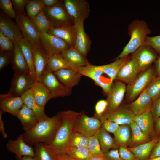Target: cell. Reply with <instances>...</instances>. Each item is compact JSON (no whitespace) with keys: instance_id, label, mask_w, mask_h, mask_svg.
<instances>
[{"instance_id":"cell-23","label":"cell","mask_w":160,"mask_h":160,"mask_svg":"<svg viewBox=\"0 0 160 160\" xmlns=\"http://www.w3.org/2000/svg\"><path fill=\"white\" fill-rule=\"evenodd\" d=\"M153 102L145 89L137 99L128 105L127 107L135 115H138L151 111Z\"/></svg>"},{"instance_id":"cell-45","label":"cell","mask_w":160,"mask_h":160,"mask_svg":"<svg viewBox=\"0 0 160 160\" xmlns=\"http://www.w3.org/2000/svg\"><path fill=\"white\" fill-rule=\"evenodd\" d=\"M100 120L101 124V127L108 132L114 134L119 127V125L107 119L103 115L96 116Z\"/></svg>"},{"instance_id":"cell-54","label":"cell","mask_w":160,"mask_h":160,"mask_svg":"<svg viewBox=\"0 0 160 160\" xmlns=\"http://www.w3.org/2000/svg\"><path fill=\"white\" fill-rule=\"evenodd\" d=\"M151 111L155 122L160 116V96L153 102Z\"/></svg>"},{"instance_id":"cell-27","label":"cell","mask_w":160,"mask_h":160,"mask_svg":"<svg viewBox=\"0 0 160 160\" xmlns=\"http://www.w3.org/2000/svg\"><path fill=\"white\" fill-rule=\"evenodd\" d=\"M32 89L35 101L39 106L44 108L47 102L52 98L50 91L40 81H35Z\"/></svg>"},{"instance_id":"cell-10","label":"cell","mask_w":160,"mask_h":160,"mask_svg":"<svg viewBox=\"0 0 160 160\" xmlns=\"http://www.w3.org/2000/svg\"><path fill=\"white\" fill-rule=\"evenodd\" d=\"M16 13V16L15 18L16 23L22 33L23 38L33 45L40 44L39 32L32 20L26 15Z\"/></svg>"},{"instance_id":"cell-12","label":"cell","mask_w":160,"mask_h":160,"mask_svg":"<svg viewBox=\"0 0 160 160\" xmlns=\"http://www.w3.org/2000/svg\"><path fill=\"white\" fill-rule=\"evenodd\" d=\"M35 81L29 73H15L7 94L20 96L23 93L32 88Z\"/></svg>"},{"instance_id":"cell-41","label":"cell","mask_w":160,"mask_h":160,"mask_svg":"<svg viewBox=\"0 0 160 160\" xmlns=\"http://www.w3.org/2000/svg\"><path fill=\"white\" fill-rule=\"evenodd\" d=\"M32 20L39 33L47 32L52 26L43 10Z\"/></svg>"},{"instance_id":"cell-36","label":"cell","mask_w":160,"mask_h":160,"mask_svg":"<svg viewBox=\"0 0 160 160\" xmlns=\"http://www.w3.org/2000/svg\"><path fill=\"white\" fill-rule=\"evenodd\" d=\"M130 59L128 56L122 58L116 59L111 63L102 65L103 71L113 82L121 68Z\"/></svg>"},{"instance_id":"cell-43","label":"cell","mask_w":160,"mask_h":160,"mask_svg":"<svg viewBox=\"0 0 160 160\" xmlns=\"http://www.w3.org/2000/svg\"><path fill=\"white\" fill-rule=\"evenodd\" d=\"M98 131L95 135L89 137L87 148L91 155L103 158L104 153L101 150L98 138Z\"/></svg>"},{"instance_id":"cell-62","label":"cell","mask_w":160,"mask_h":160,"mask_svg":"<svg viewBox=\"0 0 160 160\" xmlns=\"http://www.w3.org/2000/svg\"><path fill=\"white\" fill-rule=\"evenodd\" d=\"M21 160H35L33 157L29 156H23Z\"/></svg>"},{"instance_id":"cell-13","label":"cell","mask_w":160,"mask_h":160,"mask_svg":"<svg viewBox=\"0 0 160 160\" xmlns=\"http://www.w3.org/2000/svg\"><path fill=\"white\" fill-rule=\"evenodd\" d=\"M157 52L151 47L143 44L132 53L131 58L137 59L141 72L150 67L158 57Z\"/></svg>"},{"instance_id":"cell-58","label":"cell","mask_w":160,"mask_h":160,"mask_svg":"<svg viewBox=\"0 0 160 160\" xmlns=\"http://www.w3.org/2000/svg\"><path fill=\"white\" fill-rule=\"evenodd\" d=\"M45 6V8L52 7L57 4L60 0H42Z\"/></svg>"},{"instance_id":"cell-26","label":"cell","mask_w":160,"mask_h":160,"mask_svg":"<svg viewBox=\"0 0 160 160\" xmlns=\"http://www.w3.org/2000/svg\"><path fill=\"white\" fill-rule=\"evenodd\" d=\"M16 116L21 122L25 132L30 130L39 122L34 112L25 104L19 110Z\"/></svg>"},{"instance_id":"cell-25","label":"cell","mask_w":160,"mask_h":160,"mask_svg":"<svg viewBox=\"0 0 160 160\" xmlns=\"http://www.w3.org/2000/svg\"><path fill=\"white\" fill-rule=\"evenodd\" d=\"M53 73L60 82L71 90L78 84L82 76L72 69H63Z\"/></svg>"},{"instance_id":"cell-4","label":"cell","mask_w":160,"mask_h":160,"mask_svg":"<svg viewBox=\"0 0 160 160\" xmlns=\"http://www.w3.org/2000/svg\"><path fill=\"white\" fill-rule=\"evenodd\" d=\"M155 67L150 66L140 72L127 88V98L128 101L133 100L148 86L155 77Z\"/></svg>"},{"instance_id":"cell-49","label":"cell","mask_w":160,"mask_h":160,"mask_svg":"<svg viewBox=\"0 0 160 160\" xmlns=\"http://www.w3.org/2000/svg\"><path fill=\"white\" fill-rule=\"evenodd\" d=\"M144 44L151 46L160 55V35L152 37L146 36Z\"/></svg>"},{"instance_id":"cell-47","label":"cell","mask_w":160,"mask_h":160,"mask_svg":"<svg viewBox=\"0 0 160 160\" xmlns=\"http://www.w3.org/2000/svg\"><path fill=\"white\" fill-rule=\"evenodd\" d=\"M14 44L7 37L5 36L0 30V49L7 51H13Z\"/></svg>"},{"instance_id":"cell-7","label":"cell","mask_w":160,"mask_h":160,"mask_svg":"<svg viewBox=\"0 0 160 160\" xmlns=\"http://www.w3.org/2000/svg\"><path fill=\"white\" fill-rule=\"evenodd\" d=\"M40 81L49 90L52 98L68 96L71 93V90L60 82L47 67Z\"/></svg>"},{"instance_id":"cell-8","label":"cell","mask_w":160,"mask_h":160,"mask_svg":"<svg viewBox=\"0 0 160 160\" xmlns=\"http://www.w3.org/2000/svg\"><path fill=\"white\" fill-rule=\"evenodd\" d=\"M72 69L76 71L82 76L88 77L92 79L103 89L108 96L110 92L113 83L106 82L102 80V75L104 73L102 65H95L90 64L87 65L73 67Z\"/></svg>"},{"instance_id":"cell-22","label":"cell","mask_w":160,"mask_h":160,"mask_svg":"<svg viewBox=\"0 0 160 160\" xmlns=\"http://www.w3.org/2000/svg\"><path fill=\"white\" fill-rule=\"evenodd\" d=\"M47 32L62 39L71 47H74L76 35L75 24L59 27L52 26Z\"/></svg>"},{"instance_id":"cell-28","label":"cell","mask_w":160,"mask_h":160,"mask_svg":"<svg viewBox=\"0 0 160 160\" xmlns=\"http://www.w3.org/2000/svg\"><path fill=\"white\" fill-rule=\"evenodd\" d=\"M11 63L15 73L29 72L28 66L18 42L14 43Z\"/></svg>"},{"instance_id":"cell-14","label":"cell","mask_w":160,"mask_h":160,"mask_svg":"<svg viewBox=\"0 0 160 160\" xmlns=\"http://www.w3.org/2000/svg\"><path fill=\"white\" fill-rule=\"evenodd\" d=\"M0 30L13 43L18 42L23 37L16 23L2 11L0 12Z\"/></svg>"},{"instance_id":"cell-6","label":"cell","mask_w":160,"mask_h":160,"mask_svg":"<svg viewBox=\"0 0 160 160\" xmlns=\"http://www.w3.org/2000/svg\"><path fill=\"white\" fill-rule=\"evenodd\" d=\"M101 124L96 117H89L84 111L80 114L75 121L73 131L81 133L88 137L95 135L101 127Z\"/></svg>"},{"instance_id":"cell-59","label":"cell","mask_w":160,"mask_h":160,"mask_svg":"<svg viewBox=\"0 0 160 160\" xmlns=\"http://www.w3.org/2000/svg\"><path fill=\"white\" fill-rule=\"evenodd\" d=\"M52 154L55 160H76L65 154L55 155L53 153Z\"/></svg>"},{"instance_id":"cell-34","label":"cell","mask_w":160,"mask_h":160,"mask_svg":"<svg viewBox=\"0 0 160 160\" xmlns=\"http://www.w3.org/2000/svg\"><path fill=\"white\" fill-rule=\"evenodd\" d=\"M97 136L101 150L104 153L112 149H119V147L108 132L101 127L98 131Z\"/></svg>"},{"instance_id":"cell-52","label":"cell","mask_w":160,"mask_h":160,"mask_svg":"<svg viewBox=\"0 0 160 160\" xmlns=\"http://www.w3.org/2000/svg\"><path fill=\"white\" fill-rule=\"evenodd\" d=\"M108 103L106 100H101L97 102L95 107V116H98L103 114L107 111Z\"/></svg>"},{"instance_id":"cell-38","label":"cell","mask_w":160,"mask_h":160,"mask_svg":"<svg viewBox=\"0 0 160 160\" xmlns=\"http://www.w3.org/2000/svg\"><path fill=\"white\" fill-rule=\"evenodd\" d=\"M27 16L32 20L45 8L42 0H29L25 7Z\"/></svg>"},{"instance_id":"cell-21","label":"cell","mask_w":160,"mask_h":160,"mask_svg":"<svg viewBox=\"0 0 160 160\" xmlns=\"http://www.w3.org/2000/svg\"><path fill=\"white\" fill-rule=\"evenodd\" d=\"M103 115L108 120L119 125H129L133 121L135 116L127 107L123 106H120L111 112H106Z\"/></svg>"},{"instance_id":"cell-55","label":"cell","mask_w":160,"mask_h":160,"mask_svg":"<svg viewBox=\"0 0 160 160\" xmlns=\"http://www.w3.org/2000/svg\"><path fill=\"white\" fill-rule=\"evenodd\" d=\"M158 136L157 140L152 150L149 158L160 157V135Z\"/></svg>"},{"instance_id":"cell-9","label":"cell","mask_w":160,"mask_h":160,"mask_svg":"<svg viewBox=\"0 0 160 160\" xmlns=\"http://www.w3.org/2000/svg\"><path fill=\"white\" fill-rule=\"evenodd\" d=\"M39 38L41 45L49 57L61 54L71 47L62 39L48 32L40 33Z\"/></svg>"},{"instance_id":"cell-29","label":"cell","mask_w":160,"mask_h":160,"mask_svg":"<svg viewBox=\"0 0 160 160\" xmlns=\"http://www.w3.org/2000/svg\"><path fill=\"white\" fill-rule=\"evenodd\" d=\"M61 54L73 67H79L89 65L86 57L75 47H71Z\"/></svg>"},{"instance_id":"cell-37","label":"cell","mask_w":160,"mask_h":160,"mask_svg":"<svg viewBox=\"0 0 160 160\" xmlns=\"http://www.w3.org/2000/svg\"><path fill=\"white\" fill-rule=\"evenodd\" d=\"M47 67L53 72L63 69H72L73 68L61 54H55L50 56Z\"/></svg>"},{"instance_id":"cell-33","label":"cell","mask_w":160,"mask_h":160,"mask_svg":"<svg viewBox=\"0 0 160 160\" xmlns=\"http://www.w3.org/2000/svg\"><path fill=\"white\" fill-rule=\"evenodd\" d=\"M158 136L150 141L139 145L135 147L128 148L136 156L138 160H147L156 143Z\"/></svg>"},{"instance_id":"cell-40","label":"cell","mask_w":160,"mask_h":160,"mask_svg":"<svg viewBox=\"0 0 160 160\" xmlns=\"http://www.w3.org/2000/svg\"><path fill=\"white\" fill-rule=\"evenodd\" d=\"M89 137L77 132L73 131L70 138L68 148H87Z\"/></svg>"},{"instance_id":"cell-56","label":"cell","mask_w":160,"mask_h":160,"mask_svg":"<svg viewBox=\"0 0 160 160\" xmlns=\"http://www.w3.org/2000/svg\"><path fill=\"white\" fill-rule=\"evenodd\" d=\"M4 113L3 111L0 109V132L1 135L3 138L6 139L7 138V135L5 133L4 131V122L2 119L1 116L2 113Z\"/></svg>"},{"instance_id":"cell-39","label":"cell","mask_w":160,"mask_h":160,"mask_svg":"<svg viewBox=\"0 0 160 160\" xmlns=\"http://www.w3.org/2000/svg\"><path fill=\"white\" fill-rule=\"evenodd\" d=\"M63 154L76 160H87L91 155L87 148H68Z\"/></svg>"},{"instance_id":"cell-60","label":"cell","mask_w":160,"mask_h":160,"mask_svg":"<svg viewBox=\"0 0 160 160\" xmlns=\"http://www.w3.org/2000/svg\"><path fill=\"white\" fill-rule=\"evenodd\" d=\"M155 71L157 76H160V56L155 61Z\"/></svg>"},{"instance_id":"cell-11","label":"cell","mask_w":160,"mask_h":160,"mask_svg":"<svg viewBox=\"0 0 160 160\" xmlns=\"http://www.w3.org/2000/svg\"><path fill=\"white\" fill-rule=\"evenodd\" d=\"M64 4L74 23L79 20L84 21L89 16L90 9L87 0H64Z\"/></svg>"},{"instance_id":"cell-1","label":"cell","mask_w":160,"mask_h":160,"mask_svg":"<svg viewBox=\"0 0 160 160\" xmlns=\"http://www.w3.org/2000/svg\"><path fill=\"white\" fill-rule=\"evenodd\" d=\"M61 122V112L51 117L48 116L23 134V140L30 145L38 142L48 145L53 139Z\"/></svg>"},{"instance_id":"cell-16","label":"cell","mask_w":160,"mask_h":160,"mask_svg":"<svg viewBox=\"0 0 160 160\" xmlns=\"http://www.w3.org/2000/svg\"><path fill=\"white\" fill-rule=\"evenodd\" d=\"M6 147L9 152L15 154L18 160H21L24 156L33 157L34 156V149L25 142L23 134L20 135L15 140H9L6 144Z\"/></svg>"},{"instance_id":"cell-51","label":"cell","mask_w":160,"mask_h":160,"mask_svg":"<svg viewBox=\"0 0 160 160\" xmlns=\"http://www.w3.org/2000/svg\"><path fill=\"white\" fill-rule=\"evenodd\" d=\"M119 152L121 157L123 160H138L135 154L128 148L119 147Z\"/></svg>"},{"instance_id":"cell-44","label":"cell","mask_w":160,"mask_h":160,"mask_svg":"<svg viewBox=\"0 0 160 160\" xmlns=\"http://www.w3.org/2000/svg\"><path fill=\"white\" fill-rule=\"evenodd\" d=\"M153 101L160 96V76L155 77L145 89Z\"/></svg>"},{"instance_id":"cell-30","label":"cell","mask_w":160,"mask_h":160,"mask_svg":"<svg viewBox=\"0 0 160 160\" xmlns=\"http://www.w3.org/2000/svg\"><path fill=\"white\" fill-rule=\"evenodd\" d=\"M20 96L23 100L24 104L34 112L39 122L48 116L45 114L44 108L39 106L35 101L32 88L23 93Z\"/></svg>"},{"instance_id":"cell-24","label":"cell","mask_w":160,"mask_h":160,"mask_svg":"<svg viewBox=\"0 0 160 160\" xmlns=\"http://www.w3.org/2000/svg\"><path fill=\"white\" fill-rule=\"evenodd\" d=\"M133 121L143 131L150 137L152 140L155 138L154 136V121L151 111L142 114L135 115Z\"/></svg>"},{"instance_id":"cell-50","label":"cell","mask_w":160,"mask_h":160,"mask_svg":"<svg viewBox=\"0 0 160 160\" xmlns=\"http://www.w3.org/2000/svg\"><path fill=\"white\" fill-rule=\"evenodd\" d=\"M16 13L26 15L24 8L28 3V0H12Z\"/></svg>"},{"instance_id":"cell-20","label":"cell","mask_w":160,"mask_h":160,"mask_svg":"<svg viewBox=\"0 0 160 160\" xmlns=\"http://www.w3.org/2000/svg\"><path fill=\"white\" fill-rule=\"evenodd\" d=\"M140 72L137 59L131 58L121 68L116 79L128 84L134 81Z\"/></svg>"},{"instance_id":"cell-32","label":"cell","mask_w":160,"mask_h":160,"mask_svg":"<svg viewBox=\"0 0 160 160\" xmlns=\"http://www.w3.org/2000/svg\"><path fill=\"white\" fill-rule=\"evenodd\" d=\"M18 43L28 65L30 74L35 81L36 73L33 60L32 45L23 37Z\"/></svg>"},{"instance_id":"cell-17","label":"cell","mask_w":160,"mask_h":160,"mask_svg":"<svg viewBox=\"0 0 160 160\" xmlns=\"http://www.w3.org/2000/svg\"><path fill=\"white\" fill-rule=\"evenodd\" d=\"M126 89L125 85L122 82L117 81L112 84L110 92L106 100L108 106L106 112L113 111L120 106Z\"/></svg>"},{"instance_id":"cell-48","label":"cell","mask_w":160,"mask_h":160,"mask_svg":"<svg viewBox=\"0 0 160 160\" xmlns=\"http://www.w3.org/2000/svg\"><path fill=\"white\" fill-rule=\"evenodd\" d=\"M13 51L0 50V71L12 63Z\"/></svg>"},{"instance_id":"cell-15","label":"cell","mask_w":160,"mask_h":160,"mask_svg":"<svg viewBox=\"0 0 160 160\" xmlns=\"http://www.w3.org/2000/svg\"><path fill=\"white\" fill-rule=\"evenodd\" d=\"M32 51L35 70V81H40L47 68L49 57L40 44L32 45Z\"/></svg>"},{"instance_id":"cell-2","label":"cell","mask_w":160,"mask_h":160,"mask_svg":"<svg viewBox=\"0 0 160 160\" xmlns=\"http://www.w3.org/2000/svg\"><path fill=\"white\" fill-rule=\"evenodd\" d=\"M81 112L71 110L61 111L62 122L52 141L45 145L52 153L63 154L68 147L70 138L73 132L74 123Z\"/></svg>"},{"instance_id":"cell-57","label":"cell","mask_w":160,"mask_h":160,"mask_svg":"<svg viewBox=\"0 0 160 160\" xmlns=\"http://www.w3.org/2000/svg\"><path fill=\"white\" fill-rule=\"evenodd\" d=\"M160 135V116L154 122V136L155 137Z\"/></svg>"},{"instance_id":"cell-46","label":"cell","mask_w":160,"mask_h":160,"mask_svg":"<svg viewBox=\"0 0 160 160\" xmlns=\"http://www.w3.org/2000/svg\"><path fill=\"white\" fill-rule=\"evenodd\" d=\"M11 0H0V7L2 11L12 19H15L16 13L12 7Z\"/></svg>"},{"instance_id":"cell-42","label":"cell","mask_w":160,"mask_h":160,"mask_svg":"<svg viewBox=\"0 0 160 160\" xmlns=\"http://www.w3.org/2000/svg\"><path fill=\"white\" fill-rule=\"evenodd\" d=\"M34 151L35 160H55L52 153L42 143L38 142L35 144Z\"/></svg>"},{"instance_id":"cell-5","label":"cell","mask_w":160,"mask_h":160,"mask_svg":"<svg viewBox=\"0 0 160 160\" xmlns=\"http://www.w3.org/2000/svg\"><path fill=\"white\" fill-rule=\"evenodd\" d=\"M43 11L52 26L74 25L67 11L63 1H60L52 7L45 8Z\"/></svg>"},{"instance_id":"cell-19","label":"cell","mask_w":160,"mask_h":160,"mask_svg":"<svg viewBox=\"0 0 160 160\" xmlns=\"http://www.w3.org/2000/svg\"><path fill=\"white\" fill-rule=\"evenodd\" d=\"M22 98L6 94L0 95V108L4 112H8L14 116L24 105Z\"/></svg>"},{"instance_id":"cell-18","label":"cell","mask_w":160,"mask_h":160,"mask_svg":"<svg viewBox=\"0 0 160 160\" xmlns=\"http://www.w3.org/2000/svg\"><path fill=\"white\" fill-rule=\"evenodd\" d=\"M84 21L79 20L74 23L76 35L74 47L86 57L91 49V41L89 36L85 31Z\"/></svg>"},{"instance_id":"cell-63","label":"cell","mask_w":160,"mask_h":160,"mask_svg":"<svg viewBox=\"0 0 160 160\" xmlns=\"http://www.w3.org/2000/svg\"><path fill=\"white\" fill-rule=\"evenodd\" d=\"M147 160H160V157H155L152 158H148Z\"/></svg>"},{"instance_id":"cell-53","label":"cell","mask_w":160,"mask_h":160,"mask_svg":"<svg viewBox=\"0 0 160 160\" xmlns=\"http://www.w3.org/2000/svg\"><path fill=\"white\" fill-rule=\"evenodd\" d=\"M104 160H123L121 157L119 149H111L104 153Z\"/></svg>"},{"instance_id":"cell-3","label":"cell","mask_w":160,"mask_h":160,"mask_svg":"<svg viewBox=\"0 0 160 160\" xmlns=\"http://www.w3.org/2000/svg\"><path fill=\"white\" fill-rule=\"evenodd\" d=\"M127 31L130 37V40L115 59L124 58L133 53L144 44L145 37L152 32L147 23L143 20L132 21L128 26Z\"/></svg>"},{"instance_id":"cell-31","label":"cell","mask_w":160,"mask_h":160,"mask_svg":"<svg viewBox=\"0 0 160 160\" xmlns=\"http://www.w3.org/2000/svg\"><path fill=\"white\" fill-rule=\"evenodd\" d=\"M113 134L115 141L119 147H129L132 137V131L129 125H120Z\"/></svg>"},{"instance_id":"cell-35","label":"cell","mask_w":160,"mask_h":160,"mask_svg":"<svg viewBox=\"0 0 160 160\" xmlns=\"http://www.w3.org/2000/svg\"><path fill=\"white\" fill-rule=\"evenodd\" d=\"M132 133L130 144L128 148L135 147L139 145L149 142L152 139L144 133L134 121L129 125Z\"/></svg>"},{"instance_id":"cell-61","label":"cell","mask_w":160,"mask_h":160,"mask_svg":"<svg viewBox=\"0 0 160 160\" xmlns=\"http://www.w3.org/2000/svg\"><path fill=\"white\" fill-rule=\"evenodd\" d=\"M87 160H104L103 158L98 156L91 155Z\"/></svg>"}]
</instances>
